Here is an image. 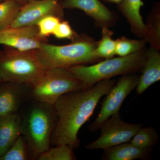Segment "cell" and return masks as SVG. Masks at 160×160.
<instances>
[{
	"label": "cell",
	"mask_w": 160,
	"mask_h": 160,
	"mask_svg": "<svg viewBox=\"0 0 160 160\" xmlns=\"http://www.w3.org/2000/svg\"><path fill=\"white\" fill-rule=\"evenodd\" d=\"M103 1L104 2H106L113 3V4L118 5L122 2V0H103Z\"/></svg>",
	"instance_id": "obj_26"
},
{
	"label": "cell",
	"mask_w": 160,
	"mask_h": 160,
	"mask_svg": "<svg viewBox=\"0 0 160 160\" xmlns=\"http://www.w3.org/2000/svg\"><path fill=\"white\" fill-rule=\"evenodd\" d=\"M143 39L151 47L160 50V7L159 3L154 5L147 16Z\"/></svg>",
	"instance_id": "obj_17"
},
{
	"label": "cell",
	"mask_w": 160,
	"mask_h": 160,
	"mask_svg": "<svg viewBox=\"0 0 160 160\" xmlns=\"http://www.w3.org/2000/svg\"><path fill=\"white\" fill-rule=\"evenodd\" d=\"M21 115L17 113L0 117V156L21 134Z\"/></svg>",
	"instance_id": "obj_14"
},
{
	"label": "cell",
	"mask_w": 160,
	"mask_h": 160,
	"mask_svg": "<svg viewBox=\"0 0 160 160\" xmlns=\"http://www.w3.org/2000/svg\"><path fill=\"white\" fill-rule=\"evenodd\" d=\"M160 50L151 47L146 50L142 75L137 86L138 94H142L151 85L160 80Z\"/></svg>",
	"instance_id": "obj_13"
},
{
	"label": "cell",
	"mask_w": 160,
	"mask_h": 160,
	"mask_svg": "<svg viewBox=\"0 0 160 160\" xmlns=\"http://www.w3.org/2000/svg\"><path fill=\"white\" fill-rule=\"evenodd\" d=\"M113 32L108 27L102 28V38L97 42L95 54L101 59L111 58L116 55L115 40L112 39Z\"/></svg>",
	"instance_id": "obj_18"
},
{
	"label": "cell",
	"mask_w": 160,
	"mask_h": 160,
	"mask_svg": "<svg viewBox=\"0 0 160 160\" xmlns=\"http://www.w3.org/2000/svg\"><path fill=\"white\" fill-rule=\"evenodd\" d=\"M44 40L39 35L36 26L9 27L0 30V45L19 51L37 50Z\"/></svg>",
	"instance_id": "obj_10"
},
{
	"label": "cell",
	"mask_w": 160,
	"mask_h": 160,
	"mask_svg": "<svg viewBox=\"0 0 160 160\" xmlns=\"http://www.w3.org/2000/svg\"><path fill=\"white\" fill-rule=\"evenodd\" d=\"M52 35L58 39H68L72 41L79 36L72 28L69 22L66 21H61Z\"/></svg>",
	"instance_id": "obj_25"
},
{
	"label": "cell",
	"mask_w": 160,
	"mask_h": 160,
	"mask_svg": "<svg viewBox=\"0 0 160 160\" xmlns=\"http://www.w3.org/2000/svg\"><path fill=\"white\" fill-rule=\"evenodd\" d=\"M40 154L38 160H73L75 159L73 149L66 144L56 146Z\"/></svg>",
	"instance_id": "obj_23"
},
{
	"label": "cell",
	"mask_w": 160,
	"mask_h": 160,
	"mask_svg": "<svg viewBox=\"0 0 160 160\" xmlns=\"http://www.w3.org/2000/svg\"><path fill=\"white\" fill-rule=\"evenodd\" d=\"M0 85V117L17 113L20 106L29 98L30 86L4 82Z\"/></svg>",
	"instance_id": "obj_12"
},
{
	"label": "cell",
	"mask_w": 160,
	"mask_h": 160,
	"mask_svg": "<svg viewBox=\"0 0 160 160\" xmlns=\"http://www.w3.org/2000/svg\"><path fill=\"white\" fill-rule=\"evenodd\" d=\"M4 1V0H0V2H2V1Z\"/></svg>",
	"instance_id": "obj_29"
},
{
	"label": "cell",
	"mask_w": 160,
	"mask_h": 160,
	"mask_svg": "<svg viewBox=\"0 0 160 160\" xmlns=\"http://www.w3.org/2000/svg\"><path fill=\"white\" fill-rule=\"evenodd\" d=\"M34 101L24 116H21V132L32 158L36 159L49 148L58 115L54 105Z\"/></svg>",
	"instance_id": "obj_2"
},
{
	"label": "cell",
	"mask_w": 160,
	"mask_h": 160,
	"mask_svg": "<svg viewBox=\"0 0 160 160\" xmlns=\"http://www.w3.org/2000/svg\"><path fill=\"white\" fill-rule=\"evenodd\" d=\"M11 48L0 53V76L2 82L31 86L46 69L38 59L35 50L22 51Z\"/></svg>",
	"instance_id": "obj_5"
},
{
	"label": "cell",
	"mask_w": 160,
	"mask_h": 160,
	"mask_svg": "<svg viewBox=\"0 0 160 160\" xmlns=\"http://www.w3.org/2000/svg\"><path fill=\"white\" fill-rule=\"evenodd\" d=\"M15 1L20 3L21 5H23L26 4V3L29 2H31L32 1H33V0H15Z\"/></svg>",
	"instance_id": "obj_27"
},
{
	"label": "cell",
	"mask_w": 160,
	"mask_h": 160,
	"mask_svg": "<svg viewBox=\"0 0 160 160\" xmlns=\"http://www.w3.org/2000/svg\"><path fill=\"white\" fill-rule=\"evenodd\" d=\"M102 159L134 160L148 158L151 149H141L130 143H124L104 150Z\"/></svg>",
	"instance_id": "obj_16"
},
{
	"label": "cell",
	"mask_w": 160,
	"mask_h": 160,
	"mask_svg": "<svg viewBox=\"0 0 160 160\" xmlns=\"http://www.w3.org/2000/svg\"><path fill=\"white\" fill-rule=\"evenodd\" d=\"M146 51L144 49L127 56L102 60L91 66L77 65L67 69L82 82L86 89L100 81L140 71L144 65Z\"/></svg>",
	"instance_id": "obj_4"
},
{
	"label": "cell",
	"mask_w": 160,
	"mask_h": 160,
	"mask_svg": "<svg viewBox=\"0 0 160 160\" xmlns=\"http://www.w3.org/2000/svg\"><path fill=\"white\" fill-rule=\"evenodd\" d=\"M22 5L15 0L0 2V30L9 27L17 16Z\"/></svg>",
	"instance_id": "obj_20"
},
{
	"label": "cell",
	"mask_w": 160,
	"mask_h": 160,
	"mask_svg": "<svg viewBox=\"0 0 160 160\" xmlns=\"http://www.w3.org/2000/svg\"><path fill=\"white\" fill-rule=\"evenodd\" d=\"M158 141L157 132L152 126L141 127L129 142L141 149H151Z\"/></svg>",
	"instance_id": "obj_19"
},
{
	"label": "cell",
	"mask_w": 160,
	"mask_h": 160,
	"mask_svg": "<svg viewBox=\"0 0 160 160\" xmlns=\"http://www.w3.org/2000/svg\"><path fill=\"white\" fill-rule=\"evenodd\" d=\"M2 82V78H1V76H0V83Z\"/></svg>",
	"instance_id": "obj_28"
},
{
	"label": "cell",
	"mask_w": 160,
	"mask_h": 160,
	"mask_svg": "<svg viewBox=\"0 0 160 160\" xmlns=\"http://www.w3.org/2000/svg\"><path fill=\"white\" fill-rule=\"evenodd\" d=\"M32 158L27 143L22 134L3 155L0 160H27Z\"/></svg>",
	"instance_id": "obj_21"
},
{
	"label": "cell",
	"mask_w": 160,
	"mask_h": 160,
	"mask_svg": "<svg viewBox=\"0 0 160 160\" xmlns=\"http://www.w3.org/2000/svg\"><path fill=\"white\" fill-rule=\"evenodd\" d=\"M63 9H78L94 20L98 27L110 28L115 25L118 17L100 0H63Z\"/></svg>",
	"instance_id": "obj_11"
},
{
	"label": "cell",
	"mask_w": 160,
	"mask_h": 160,
	"mask_svg": "<svg viewBox=\"0 0 160 160\" xmlns=\"http://www.w3.org/2000/svg\"><path fill=\"white\" fill-rule=\"evenodd\" d=\"M97 42L89 37L79 36L71 44L56 46L43 42L35 50L38 59L46 69L69 68L77 65L94 64L102 60L97 56Z\"/></svg>",
	"instance_id": "obj_3"
},
{
	"label": "cell",
	"mask_w": 160,
	"mask_h": 160,
	"mask_svg": "<svg viewBox=\"0 0 160 160\" xmlns=\"http://www.w3.org/2000/svg\"><path fill=\"white\" fill-rule=\"evenodd\" d=\"M142 125L126 122L118 112L107 119L100 126L101 134L95 141L86 146L88 150L106 149L124 143L129 142Z\"/></svg>",
	"instance_id": "obj_7"
},
{
	"label": "cell",
	"mask_w": 160,
	"mask_h": 160,
	"mask_svg": "<svg viewBox=\"0 0 160 160\" xmlns=\"http://www.w3.org/2000/svg\"><path fill=\"white\" fill-rule=\"evenodd\" d=\"M115 83L114 80L108 79L87 89L61 96L54 105L58 121L52 136V145L66 144L73 149L79 147V131L93 114L101 98L109 92Z\"/></svg>",
	"instance_id": "obj_1"
},
{
	"label": "cell",
	"mask_w": 160,
	"mask_h": 160,
	"mask_svg": "<svg viewBox=\"0 0 160 160\" xmlns=\"http://www.w3.org/2000/svg\"><path fill=\"white\" fill-rule=\"evenodd\" d=\"M84 89L82 83L67 68L46 69L42 75L30 86L29 98L54 105L63 95Z\"/></svg>",
	"instance_id": "obj_6"
},
{
	"label": "cell",
	"mask_w": 160,
	"mask_h": 160,
	"mask_svg": "<svg viewBox=\"0 0 160 160\" xmlns=\"http://www.w3.org/2000/svg\"><path fill=\"white\" fill-rule=\"evenodd\" d=\"M116 54L125 57L145 49L146 41L144 39L134 40L122 37L115 40Z\"/></svg>",
	"instance_id": "obj_22"
},
{
	"label": "cell",
	"mask_w": 160,
	"mask_h": 160,
	"mask_svg": "<svg viewBox=\"0 0 160 160\" xmlns=\"http://www.w3.org/2000/svg\"><path fill=\"white\" fill-rule=\"evenodd\" d=\"M140 76L135 74L122 76L117 83L106 95L102 104L99 113L89 126L90 131L99 130L100 126L107 119L118 112L127 97L136 88Z\"/></svg>",
	"instance_id": "obj_8"
},
{
	"label": "cell",
	"mask_w": 160,
	"mask_h": 160,
	"mask_svg": "<svg viewBox=\"0 0 160 160\" xmlns=\"http://www.w3.org/2000/svg\"><path fill=\"white\" fill-rule=\"evenodd\" d=\"M117 5L119 11L128 22L132 33L143 39L146 25L141 14L142 0H122Z\"/></svg>",
	"instance_id": "obj_15"
},
{
	"label": "cell",
	"mask_w": 160,
	"mask_h": 160,
	"mask_svg": "<svg viewBox=\"0 0 160 160\" xmlns=\"http://www.w3.org/2000/svg\"><path fill=\"white\" fill-rule=\"evenodd\" d=\"M62 2L61 0H33L26 3L22 6L9 27L36 26L40 20L50 15L62 18L63 16Z\"/></svg>",
	"instance_id": "obj_9"
},
{
	"label": "cell",
	"mask_w": 160,
	"mask_h": 160,
	"mask_svg": "<svg viewBox=\"0 0 160 160\" xmlns=\"http://www.w3.org/2000/svg\"><path fill=\"white\" fill-rule=\"evenodd\" d=\"M61 18L57 16L50 15L40 20L36 25L40 37L45 39L53 34L61 22Z\"/></svg>",
	"instance_id": "obj_24"
}]
</instances>
